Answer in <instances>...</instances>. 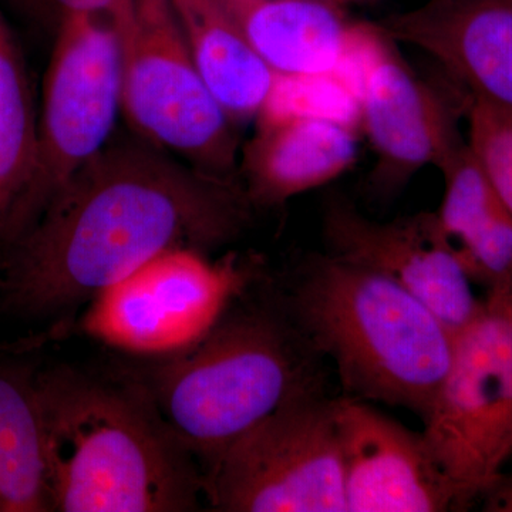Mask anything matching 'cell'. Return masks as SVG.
<instances>
[{
  "mask_svg": "<svg viewBox=\"0 0 512 512\" xmlns=\"http://www.w3.org/2000/svg\"><path fill=\"white\" fill-rule=\"evenodd\" d=\"M244 185L146 140H114L6 251L0 308L45 318L126 278L168 249L205 252L251 221Z\"/></svg>",
  "mask_w": 512,
  "mask_h": 512,
  "instance_id": "cell-1",
  "label": "cell"
},
{
  "mask_svg": "<svg viewBox=\"0 0 512 512\" xmlns=\"http://www.w3.org/2000/svg\"><path fill=\"white\" fill-rule=\"evenodd\" d=\"M289 311L309 346L332 360L346 396L426 419L454 346L429 306L387 276L326 254L302 269Z\"/></svg>",
  "mask_w": 512,
  "mask_h": 512,
  "instance_id": "cell-3",
  "label": "cell"
},
{
  "mask_svg": "<svg viewBox=\"0 0 512 512\" xmlns=\"http://www.w3.org/2000/svg\"><path fill=\"white\" fill-rule=\"evenodd\" d=\"M53 511L184 512L204 474L148 393L76 370L36 376Z\"/></svg>",
  "mask_w": 512,
  "mask_h": 512,
  "instance_id": "cell-2",
  "label": "cell"
},
{
  "mask_svg": "<svg viewBox=\"0 0 512 512\" xmlns=\"http://www.w3.org/2000/svg\"><path fill=\"white\" fill-rule=\"evenodd\" d=\"M292 120L328 121L357 131L362 123L360 99L338 73L276 74L258 123Z\"/></svg>",
  "mask_w": 512,
  "mask_h": 512,
  "instance_id": "cell-20",
  "label": "cell"
},
{
  "mask_svg": "<svg viewBox=\"0 0 512 512\" xmlns=\"http://www.w3.org/2000/svg\"><path fill=\"white\" fill-rule=\"evenodd\" d=\"M204 495L225 512H348L332 400L279 407L205 471Z\"/></svg>",
  "mask_w": 512,
  "mask_h": 512,
  "instance_id": "cell-8",
  "label": "cell"
},
{
  "mask_svg": "<svg viewBox=\"0 0 512 512\" xmlns=\"http://www.w3.org/2000/svg\"><path fill=\"white\" fill-rule=\"evenodd\" d=\"M322 225L328 254L392 279L429 306L454 336L476 318L483 298L474 292L434 212L383 222L366 217L348 200L332 198Z\"/></svg>",
  "mask_w": 512,
  "mask_h": 512,
  "instance_id": "cell-10",
  "label": "cell"
},
{
  "mask_svg": "<svg viewBox=\"0 0 512 512\" xmlns=\"http://www.w3.org/2000/svg\"><path fill=\"white\" fill-rule=\"evenodd\" d=\"M251 279L234 259L212 264L197 249H168L99 293L83 326L114 348L180 355L217 325Z\"/></svg>",
  "mask_w": 512,
  "mask_h": 512,
  "instance_id": "cell-9",
  "label": "cell"
},
{
  "mask_svg": "<svg viewBox=\"0 0 512 512\" xmlns=\"http://www.w3.org/2000/svg\"><path fill=\"white\" fill-rule=\"evenodd\" d=\"M147 390L161 419L210 468L279 407L320 392L315 352L292 319L261 308L225 312ZM205 470V471H207Z\"/></svg>",
  "mask_w": 512,
  "mask_h": 512,
  "instance_id": "cell-4",
  "label": "cell"
},
{
  "mask_svg": "<svg viewBox=\"0 0 512 512\" xmlns=\"http://www.w3.org/2000/svg\"><path fill=\"white\" fill-rule=\"evenodd\" d=\"M333 2L339 3V5H342V3L356 2V0H333Z\"/></svg>",
  "mask_w": 512,
  "mask_h": 512,
  "instance_id": "cell-24",
  "label": "cell"
},
{
  "mask_svg": "<svg viewBox=\"0 0 512 512\" xmlns=\"http://www.w3.org/2000/svg\"><path fill=\"white\" fill-rule=\"evenodd\" d=\"M40 18L57 26L64 19L76 15L99 16L109 20L121 32L133 18L136 0H20Z\"/></svg>",
  "mask_w": 512,
  "mask_h": 512,
  "instance_id": "cell-22",
  "label": "cell"
},
{
  "mask_svg": "<svg viewBox=\"0 0 512 512\" xmlns=\"http://www.w3.org/2000/svg\"><path fill=\"white\" fill-rule=\"evenodd\" d=\"M444 194L437 224L474 285L512 282V215L468 143L439 168Z\"/></svg>",
  "mask_w": 512,
  "mask_h": 512,
  "instance_id": "cell-15",
  "label": "cell"
},
{
  "mask_svg": "<svg viewBox=\"0 0 512 512\" xmlns=\"http://www.w3.org/2000/svg\"><path fill=\"white\" fill-rule=\"evenodd\" d=\"M53 511L36 377L0 366V512Z\"/></svg>",
  "mask_w": 512,
  "mask_h": 512,
  "instance_id": "cell-18",
  "label": "cell"
},
{
  "mask_svg": "<svg viewBox=\"0 0 512 512\" xmlns=\"http://www.w3.org/2000/svg\"><path fill=\"white\" fill-rule=\"evenodd\" d=\"M356 131L328 121L259 123L242 158L249 200L278 205L332 183L355 165Z\"/></svg>",
  "mask_w": 512,
  "mask_h": 512,
  "instance_id": "cell-14",
  "label": "cell"
},
{
  "mask_svg": "<svg viewBox=\"0 0 512 512\" xmlns=\"http://www.w3.org/2000/svg\"><path fill=\"white\" fill-rule=\"evenodd\" d=\"M379 26L433 57L464 100L512 113V0H427Z\"/></svg>",
  "mask_w": 512,
  "mask_h": 512,
  "instance_id": "cell-13",
  "label": "cell"
},
{
  "mask_svg": "<svg viewBox=\"0 0 512 512\" xmlns=\"http://www.w3.org/2000/svg\"><path fill=\"white\" fill-rule=\"evenodd\" d=\"M468 146L512 215V113L466 101Z\"/></svg>",
  "mask_w": 512,
  "mask_h": 512,
  "instance_id": "cell-21",
  "label": "cell"
},
{
  "mask_svg": "<svg viewBox=\"0 0 512 512\" xmlns=\"http://www.w3.org/2000/svg\"><path fill=\"white\" fill-rule=\"evenodd\" d=\"M258 56L275 74L330 73L355 22L333 0H227Z\"/></svg>",
  "mask_w": 512,
  "mask_h": 512,
  "instance_id": "cell-16",
  "label": "cell"
},
{
  "mask_svg": "<svg viewBox=\"0 0 512 512\" xmlns=\"http://www.w3.org/2000/svg\"><path fill=\"white\" fill-rule=\"evenodd\" d=\"M37 110L18 42L0 13V231L35 164Z\"/></svg>",
  "mask_w": 512,
  "mask_h": 512,
  "instance_id": "cell-19",
  "label": "cell"
},
{
  "mask_svg": "<svg viewBox=\"0 0 512 512\" xmlns=\"http://www.w3.org/2000/svg\"><path fill=\"white\" fill-rule=\"evenodd\" d=\"M194 62L235 124L258 117L276 74L258 56L227 0H167Z\"/></svg>",
  "mask_w": 512,
  "mask_h": 512,
  "instance_id": "cell-17",
  "label": "cell"
},
{
  "mask_svg": "<svg viewBox=\"0 0 512 512\" xmlns=\"http://www.w3.org/2000/svg\"><path fill=\"white\" fill-rule=\"evenodd\" d=\"M359 97L360 128L377 160L373 190L383 197L396 194L417 171L440 168L466 143L457 127V104L421 82L383 30Z\"/></svg>",
  "mask_w": 512,
  "mask_h": 512,
  "instance_id": "cell-12",
  "label": "cell"
},
{
  "mask_svg": "<svg viewBox=\"0 0 512 512\" xmlns=\"http://www.w3.org/2000/svg\"><path fill=\"white\" fill-rule=\"evenodd\" d=\"M348 512L460 511L456 488L423 431L356 397L332 400Z\"/></svg>",
  "mask_w": 512,
  "mask_h": 512,
  "instance_id": "cell-11",
  "label": "cell"
},
{
  "mask_svg": "<svg viewBox=\"0 0 512 512\" xmlns=\"http://www.w3.org/2000/svg\"><path fill=\"white\" fill-rule=\"evenodd\" d=\"M121 111V52L104 18L76 15L57 26L37 113L32 174L0 231L8 249L46 210L57 192L110 143Z\"/></svg>",
  "mask_w": 512,
  "mask_h": 512,
  "instance_id": "cell-5",
  "label": "cell"
},
{
  "mask_svg": "<svg viewBox=\"0 0 512 512\" xmlns=\"http://www.w3.org/2000/svg\"><path fill=\"white\" fill-rule=\"evenodd\" d=\"M117 33L121 113L137 136L198 170L238 180L237 124L201 76L167 0H136Z\"/></svg>",
  "mask_w": 512,
  "mask_h": 512,
  "instance_id": "cell-7",
  "label": "cell"
},
{
  "mask_svg": "<svg viewBox=\"0 0 512 512\" xmlns=\"http://www.w3.org/2000/svg\"><path fill=\"white\" fill-rule=\"evenodd\" d=\"M460 511L481 500L512 461V282L487 289L423 420Z\"/></svg>",
  "mask_w": 512,
  "mask_h": 512,
  "instance_id": "cell-6",
  "label": "cell"
},
{
  "mask_svg": "<svg viewBox=\"0 0 512 512\" xmlns=\"http://www.w3.org/2000/svg\"><path fill=\"white\" fill-rule=\"evenodd\" d=\"M481 500H483V511L512 512V468L504 471L500 480Z\"/></svg>",
  "mask_w": 512,
  "mask_h": 512,
  "instance_id": "cell-23",
  "label": "cell"
}]
</instances>
